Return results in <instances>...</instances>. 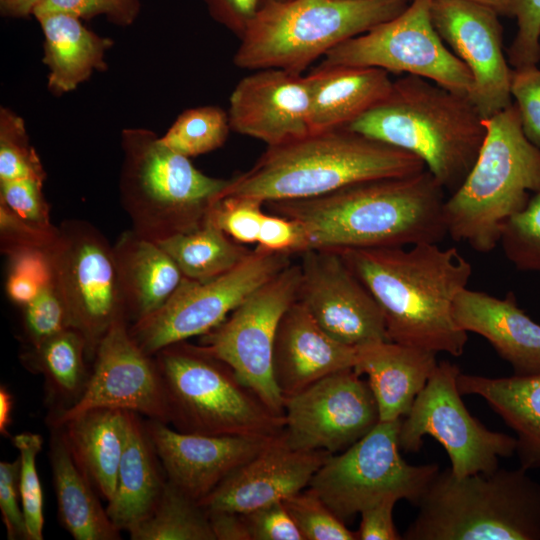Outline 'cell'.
<instances>
[{
	"instance_id": "obj_1",
	"label": "cell",
	"mask_w": 540,
	"mask_h": 540,
	"mask_svg": "<svg viewBox=\"0 0 540 540\" xmlns=\"http://www.w3.org/2000/svg\"><path fill=\"white\" fill-rule=\"evenodd\" d=\"M444 191L425 169L407 176L353 183L316 197L264 205L272 214L302 228L306 250L341 252L439 243L447 235Z\"/></svg>"
},
{
	"instance_id": "obj_2",
	"label": "cell",
	"mask_w": 540,
	"mask_h": 540,
	"mask_svg": "<svg viewBox=\"0 0 540 540\" xmlns=\"http://www.w3.org/2000/svg\"><path fill=\"white\" fill-rule=\"evenodd\" d=\"M370 291L385 318L390 341L460 356L468 340L453 317V303L472 275L456 247L438 243L340 252Z\"/></svg>"
},
{
	"instance_id": "obj_3",
	"label": "cell",
	"mask_w": 540,
	"mask_h": 540,
	"mask_svg": "<svg viewBox=\"0 0 540 540\" xmlns=\"http://www.w3.org/2000/svg\"><path fill=\"white\" fill-rule=\"evenodd\" d=\"M425 169L415 155L342 127L267 147L251 168L229 179L218 200L241 197L265 204L305 199Z\"/></svg>"
},
{
	"instance_id": "obj_4",
	"label": "cell",
	"mask_w": 540,
	"mask_h": 540,
	"mask_svg": "<svg viewBox=\"0 0 540 540\" xmlns=\"http://www.w3.org/2000/svg\"><path fill=\"white\" fill-rule=\"evenodd\" d=\"M347 128L418 157L453 193L474 165L486 128L468 96L406 75Z\"/></svg>"
},
{
	"instance_id": "obj_5",
	"label": "cell",
	"mask_w": 540,
	"mask_h": 540,
	"mask_svg": "<svg viewBox=\"0 0 540 540\" xmlns=\"http://www.w3.org/2000/svg\"><path fill=\"white\" fill-rule=\"evenodd\" d=\"M527 471H439L402 539L540 540V484Z\"/></svg>"
},
{
	"instance_id": "obj_6",
	"label": "cell",
	"mask_w": 540,
	"mask_h": 540,
	"mask_svg": "<svg viewBox=\"0 0 540 540\" xmlns=\"http://www.w3.org/2000/svg\"><path fill=\"white\" fill-rule=\"evenodd\" d=\"M486 134L462 184L444 203L447 235L488 253L504 223L540 190V150L524 135L517 107L485 118Z\"/></svg>"
},
{
	"instance_id": "obj_7",
	"label": "cell",
	"mask_w": 540,
	"mask_h": 540,
	"mask_svg": "<svg viewBox=\"0 0 540 540\" xmlns=\"http://www.w3.org/2000/svg\"><path fill=\"white\" fill-rule=\"evenodd\" d=\"M121 149L122 207L132 229L156 243L199 226L229 183L195 168L147 128L123 129Z\"/></svg>"
},
{
	"instance_id": "obj_8",
	"label": "cell",
	"mask_w": 540,
	"mask_h": 540,
	"mask_svg": "<svg viewBox=\"0 0 540 540\" xmlns=\"http://www.w3.org/2000/svg\"><path fill=\"white\" fill-rule=\"evenodd\" d=\"M411 0H292L259 10L235 51L240 69L303 73L347 40L402 13Z\"/></svg>"
},
{
	"instance_id": "obj_9",
	"label": "cell",
	"mask_w": 540,
	"mask_h": 540,
	"mask_svg": "<svg viewBox=\"0 0 540 540\" xmlns=\"http://www.w3.org/2000/svg\"><path fill=\"white\" fill-rule=\"evenodd\" d=\"M176 430L215 436L273 437L285 416L274 413L223 361L186 341L155 356Z\"/></svg>"
},
{
	"instance_id": "obj_10",
	"label": "cell",
	"mask_w": 540,
	"mask_h": 540,
	"mask_svg": "<svg viewBox=\"0 0 540 540\" xmlns=\"http://www.w3.org/2000/svg\"><path fill=\"white\" fill-rule=\"evenodd\" d=\"M402 419L380 421L343 450L329 454L312 477V489L343 522L387 497L419 503L439 465H411L400 454Z\"/></svg>"
},
{
	"instance_id": "obj_11",
	"label": "cell",
	"mask_w": 540,
	"mask_h": 540,
	"mask_svg": "<svg viewBox=\"0 0 540 540\" xmlns=\"http://www.w3.org/2000/svg\"><path fill=\"white\" fill-rule=\"evenodd\" d=\"M291 256L257 246L241 263L219 276L205 280L184 277L164 305L129 324L130 335L150 356L170 345L202 336L291 264Z\"/></svg>"
},
{
	"instance_id": "obj_12",
	"label": "cell",
	"mask_w": 540,
	"mask_h": 540,
	"mask_svg": "<svg viewBox=\"0 0 540 540\" xmlns=\"http://www.w3.org/2000/svg\"><path fill=\"white\" fill-rule=\"evenodd\" d=\"M48 253L70 326L85 340L88 360H94L112 324L126 316L113 245L91 223L67 220L58 227Z\"/></svg>"
},
{
	"instance_id": "obj_13",
	"label": "cell",
	"mask_w": 540,
	"mask_h": 540,
	"mask_svg": "<svg viewBox=\"0 0 540 540\" xmlns=\"http://www.w3.org/2000/svg\"><path fill=\"white\" fill-rule=\"evenodd\" d=\"M300 265L289 264L248 296L217 327L201 336L205 352L226 363L274 413L284 416V398L273 373L277 328L297 300Z\"/></svg>"
},
{
	"instance_id": "obj_14",
	"label": "cell",
	"mask_w": 540,
	"mask_h": 540,
	"mask_svg": "<svg viewBox=\"0 0 540 540\" xmlns=\"http://www.w3.org/2000/svg\"><path fill=\"white\" fill-rule=\"evenodd\" d=\"M430 5L431 0H411L398 16L340 44L320 64L407 73L469 97L472 75L440 38L431 20Z\"/></svg>"
},
{
	"instance_id": "obj_15",
	"label": "cell",
	"mask_w": 540,
	"mask_h": 540,
	"mask_svg": "<svg viewBox=\"0 0 540 540\" xmlns=\"http://www.w3.org/2000/svg\"><path fill=\"white\" fill-rule=\"evenodd\" d=\"M460 373L457 365L439 362L399 431L400 449L405 452L419 451L427 435L437 440L457 477L494 471L499 458L515 454L517 444L515 437L486 428L469 413L457 385Z\"/></svg>"
},
{
	"instance_id": "obj_16",
	"label": "cell",
	"mask_w": 540,
	"mask_h": 540,
	"mask_svg": "<svg viewBox=\"0 0 540 540\" xmlns=\"http://www.w3.org/2000/svg\"><path fill=\"white\" fill-rule=\"evenodd\" d=\"M284 437L296 450L343 451L379 422L376 399L353 368L330 374L284 399Z\"/></svg>"
},
{
	"instance_id": "obj_17",
	"label": "cell",
	"mask_w": 540,
	"mask_h": 540,
	"mask_svg": "<svg viewBox=\"0 0 540 540\" xmlns=\"http://www.w3.org/2000/svg\"><path fill=\"white\" fill-rule=\"evenodd\" d=\"M95 408L133 411L169 424L166 394L155 358L134 341L125 315L100 341L80 399L67 410L52 414L50 425L59 426Z\"/></svg>"
},
{
	"instance_id": "obj_18",
	"label": "cell",
	"mask_w": 540,
	"mask_h": 540,
	"mask_svg": "<svg viewBox=\"0 0 540 540\" xmlns=\"http://www.w3.org/2000/svg\"><path fill=\"white\" fill-rule=\"evenodd\" d=\"M297 301L334 339L352 347L390 341L384 314L338 251L300 254Z\"/></svg>"
},
{
	"instance_id": "obj_19",
	"label": "cell",
	"mask_w": 540,
	"mask_h": 540,
	"mask_svg": "<svg viewBox=\"0 0 540 540\" xmlns=\"http://www.w3.org/2000/svg\"><path fill=\"white\" fill-rule=\"evenodd\" d=\"M430 15L440 38L468 67L469 99L485 119L512 102V70L504 57L499 14L468 0H431Z\"/></svg>"
},
{
	"instance_id": "obj_20",
	"label": "cell",
	"mask_w": 540,
	"mask_h": 540,
	"mask_svg": "<svg viewBox=\"0 0 540 540\" xmlns=\"http://www.w3.org/2000/svg\"><path fill=\"white\" fill-rule=\"evenodd\" d=\"M254 71L243 77L230 95L227 113L231 130L267 147L310 134L308 75L279 68Z\"/></svg>"
},
{
	"instance_id": "obj_21",
	"label": "cell",
	"mask_w": 540,
	"mask_h": 540,
	"mask_svg": "<svg viewBox=\"0 0 540 540\" xmlns=\"http://www.w3.org/2000/svg\"><path fill=\"white\" fill-rule=\"evenodd\" d=\"M145 425L167 480L198 503L275 437L186 433L152 419Z\"/></svg>"
},
{
	"instance_id": "obj_22",
	"label": "cell",
	"mask_w": 540,
	"mask_h": 540,
	"mask_svg": "<svg viewBox=\"0 0 540 540\" xmlns=\"http://www.w3.org/2000/svg\"><path fill=\"white\" fill-rule=\"evenodd\" d=\"M329 454L324 450L293 449L282 432L273 437L258 455L224 479L199 504L207 513L228 511L243 514L284 501L309 486Z\"/></svg>"
},
{
	"instance_id": "obj_23",
	"label": "cell",
	"mask_w": 540,
	"mask_h": 540,
	"mask_svg": "<svg viewBox=\"0 0 540 540\" xmlns=\"http://www.w3.org/2000/svg\"><path fill=\"white\" fill-rule=\"evenodd\" d=\"M355 362L356 347L330 336L299 301L283 314L275 337L273 373L284 399L330 374L353 368Z\"/></svg>"
},
{
	"instance_id": "obj_24",
	"label": "cell",
	"mask_w": 540,
	"mask_h": 540,
	"mask_svg": "<svg viewBox=\"0 0 540 540\" xmlns=\"http://www.w3.org/2000/svg\"><path fill=\"white\" fill-rule=\"evenodd\" d=\"M453 317L462 330L484 337L514 375L540 374V325L518 307L512 292L501 299L465 288L453 303Z\"/></svg>"
},
{
	"instance_id": "obj_25",
	"label": "cell",
	"mask_w": 540,
	"mask_h": 540,
	"mask_svg": "<svg viewBox=\"0 0 540 540\" xmlns=\"http://www.w3.org/2000/svg\"><path fill=\"white\" fill-rule=\"evenodd\" d=\"M437 364L432 351L382 341L356 347L353 369L368 376L380 421H393L409 413Z\"/></svg>"
},
{
	"instance_id": "obj_26",
	"label": "cell",
	"mask_w": 540,
	"mask_h": 540,
	"mask_svg": "<svg viewBox=\"0 0 540 540\" xmlns=\"http://www.w3.org/2000/svg\"><path fill=\"white\" fill-rule=\"evenodd\" d=\"M113 253L125 313L131 324L164 305L184 278L158 243L133 229L120 234Z\"/></svg>"
},
{
	"instance_id": "obj_27",
	"label": "cell",
	"mask_w": 540,
	"mask_h": 540,
	"mask_svg": "<svg viewBox=\"0 0 540 540\" xmlns=\"http://www.w3.org/2000/svg\"><path fill=\"white\" fill-rule=\"evenodd\" d=\"M310 133L348 126L391 90L389 73L374 67L319 64L308 74Z\"/></svg>"
},
{
	"instance_id": "obj_28",
	"label": "cell",
	"mask_w": 540,
	"mask_h": 540,
	"mask_svg": "<svg viewBox=\"0 0 540 540\" xmlns=\"http://www.w3.org/2000/svg\"><path fill=\"white\" fill-rule=\"evenodd\" d=\"M43 34L42 61L48 69L47 86L57 96L76 90L94 72L107 69V37L88 29L82 20L62 13L34 17Z\"/></svg>"
},
{
	"instance_id": "obj_29",
	"label": "cell",
	"mask_w": 540,
	"mask_h": 540,
	"mask_svg": "<svg viewBox=\"0 0 540 540\" xmlns=\"http://www.w3.org/2000/svg\"><path fill=\"white\" fill-rule=\"evenodd\" d=\"M127 439L113 497L106 511L113 524L128 531L157 503L167 478L138 413L126 410Z\"/></svg>"
},
{
	"instance_id": "obj_30",
	"label": "cell",
	"mask_w": 540,
	"mask_h": 540,
	"mask_svg": "<svg viewBox=\"0 0 540 540\" xmlns=\"http://www.w3.org/2000/svg\"><path fill=\"white\" fill-rule=\"evenodd\" d=\"M462 395L480 396L516 434L520 467H540V374L490 378L460 373Z\"/></svg>"
},
{
	"instance_id": "obj_31",
	"label": "cell",
	"mask_w": 540,
	"mask_h": 540,
	"mask_svg": "<svg viewBox=\"0 0 540 540\" xmlns=\"http://www.w3.org/2000/svg\"><path fill=\"white\" fill-rule=\"evenodd\" d=\"M52 427L60 428L75 462L109 502L126 445V410L95 408Z\"/></svg>"
},
{
	"instance_id": "obj_32",
	"label": "cell",
	"mask_w": 540,
	"mask_h": 540,
	"mask_svg": "<svg viewBox=\"0 0 540 540\" xmlns=\"http://www.w3.org/2000/svg\"><path fill=\"white\" fill-rule=\"evenodd\" d=\"M50 462L61 525L75 540H118V529L75 462L60 428L52 427Z\"/></svg>"
},
{
	"instance_id": "obj_33",
	"label": "cell",
	"mask_w": 540,
	"mask_h": 540,
	"mask_svg": "<svg viewBox=\"0 0 540 540\" xmlns=\"http://www.w3.org/2000/svg\"><path fill=\"white\" fill-rule=\"evenodd\" d=\"M86 343L79 332L70 328L21 355L23 365L42 374L51 401L61 405L60 413L73 406L82 396L90 375L86 361Z\"/></svg>"
},
{
	"instance_id": "obj_34",
	"label": "cell",
	"mask_w": 540,
	"mask_h": 540,
	"mask_svg": "<svg viewBox=\"0 0 540 540\" xmlns=\"http://www.w3.org/2000/svg\"><path fill=\"white\" fill-rule=\"evenodd\" d=\"M185 278L205 280L241 263L252 250L223 232L208 217L197 227L158 243Z\"/></svg>"
},
{
	"instance_id": "obj_35",
	"label": "cell",
	"mask_w": 540,
	"mask_h": 540,
	"mask_svg": "<svg viewBox=\"0 0 540 540\" xmlns=\"http://www.w3.org/2000/svg\"><path fill=\"white\" fill-rule=\"evenodd\" d=\"M127 532L132 540H215L207 511L168 480L150 513Z\"/></svg>"
},
{
	"instance_id": "obj_36",
	"label": "cell",
	"mask_w": 540,
	"mask_h": 540,
	"mask_svg": "<svg viewBox=\"0 0 540 540\" xmlns=\"http://www.w3.org/2000/svg\"><path fill=\"white\" fill-rule=\"evenodd\" d=\"M230 131L227 111L205 105L184 110L160 139L169 149L191 158L222 147Z\"/></svg>"
},
{
	"instance_id": "obj_37",
	"label": "cell",
	"mask_w": 540,
	"mask_h": 540,
	"mask_svg": "<svg viewBox=\"0 0 540 540\" xmlns=\"http://www.w3.org/2000/svg\"><path fill=\"white\" fill-rule=\"evenodd\" d=\"M25 177L46 179L45 169L31 145L23 118L0 108V181Z\"/></svg>"
},
{
	"instance_id": "obj_38",
	"label": "cell",
	"mask_w": 540,
	"mask_h": 540,
	"mask_svg": "<svg viewBox=\"0 0 540 540\" xmlns=\"http://www.w3.org/2000/svg\"><path fill=\"white\" fill-rule=\"evenodd\" d=\"M499 245L517 269L540 272V190L504 223Z\"/></svg>"
},
{
	"instance_id": "obj_39",
	"label": "cell",
	"mask_w": 540,
	"mask_h": 540,
	"mask_svg": "<svg viewBox=\"0 0 540 540\" xmlns=\"http://www.w3.org/2000/svg\"><path fill=\"white\" fill-rule=\"evenodd\" d=\"M19 451V486L22 509L27 528V540L43 539V491L36 460L42 449L43 439L37 433L23 432L11 437Z\"/></svg>"
},
{
	"instance_id": "obj_40",
	"label": "cell",
	"mask_w": 540,
	"mask_h": 540,
	"mask_svg": "<svg viewBox=\"0 0 540 540\" xmlns=\"http://www.w3.org/2000/svg\"><path fill=\"white\" fill-rule=\"evenodd\" d=\"M304 540H356L324 501L310 488L283 501Z\"/></svg>"
},
{
	"instance_id": "obj_41",
	"label": "cell",
	"mask_w": 540,
	"mask_h": 540,
	"mask_svg": "<svg viewBox=\"0 0 540 540\" xmlns=\"http://www.w3.org/2000/svg\"><path fill=\"white\" fill-rule=\"evenodd\" d=\"M48 250H21L7 256L9 263L5 289L11 302L25 306L52 279Z\"/></svg>"
},
{
	"instance_id": "obj_42",
	"label": "cell",
	"mask_w": 540,
	"mask_h": 540,
	"mask_svg": "<svg viewBox=\"0 0 540 540\" xmlns=\"http://www.w3.org/2000/svg\"><path fill=\"white\" fill-rule=\"evenodd\" d=\"M22 308L23 330L31 347L71 328L66 307L53 278Z\"/></svg>"
},
{
	"instance_id": "obj_43",
	"label": "cell",
	"mask_w": 540,
	"mask_h": 540,
	"mask_svg": "<svg viewBox=\"0 0 540 540\" xmlns=\"http://www.w3.org/2000/svg\"><path fill=\"white\" fill-rule=\"evenodd\" d=\"M263 206L264 203L256 199L225 197L212 206L208 217L236 242L257 244L267 214Z\"/></svg>"
},
{
	"instance_id": "obj_44",
	"label": "cell",
	"mask_w": 540,
	"mask_h": 540,
	"mask_svg": "<svg viewBox=\"0 0 540 540\" xmlns=\"http://www.w3.org/2000/svg\"><path fill=\"white\" fill-rule=\"evenodd\" d=\"M141 12L140 0H44L33 17L49 13H62L80 20L103 16L119 27H129Z\"/></svg>"
},
{
	"instance_id": "obj_45",
	"label": "cell",
	"mask_w": 540,
	"mask_h": 540,
	"mask_svg": "<svg viewBox=\"0 0 540 540\" xmlns=\"http://www.w3.org/2000/svg\"><path fill=\"white\" fill-rule=\"evenodd\" d=\"M509 16L517 20V33L508 49L514 69L536 66L540 60V0H512Z\"/></svg>"
},
{
	"instance_id": "obj_46",
	"label": "cell",
	"mask_w": 540,
	"mask_h": 540,
	"mask_svg": "<svg viewBox=\"0 0 540 540\" xmlns=\"http://www.w3.org/2000/svg\"><path fill=\"white\" fill-rule=\"evenodd\" d=\"M44 181L34 177L0 181V203L30 223L53 228L43 193Z\"/></svg>"
},
{
	"instance_id": "obj_47",
	"label": "cell",
	"mask_w": 540,
	"mask_h": 540,
	"mask_svg": "<svg viewBox=\"0 0 540 540\" xmlns=\"http://www.w3.org/2000/svg\"><path fill=\"white\" fill-rule=\"evenodd\" d=\"M510 91L524 135L540 150V70L536 66L513 69Z\"/></svg>"
},
{
	"instance_id": "obj_48",
	"label": "cell",
	"mask_w": 540,
	"mask_h": 540,
	"mask_svg": "<svg viewBox=\"0 0 540 540\" xmlns=\"http://www.w3.org/2000/svg\"><path fill=\"white\" fill-rule=\"evenodd\" d=\"M58 227L43 228L30 223L0 203V248L6 256L21 250H47Z\"/></svg>"
},
{
	"instance_id": "obj_49",
	"label": "cell",
	"mask_w": 540,
	"mask_h": 540,
	"mask_svg": "<svg viewBox=\"0 0 540 540\" xmlns=\"http://www.w3.org/2000/svg\"><path fill=\"white\" fill-rule=\"evenodd\" d=\"M251 540H304L283 501L240 514Z\"/></svg>"
},
{
	"instance_id": "obj_50",
	"label": "cell",
	"mask_w": 540,
	"mask_h": 540,
	"mask_svg": "<svg viewBox=\"0 0 540 540\" xmlns=\"http://www.w3.org/2000/svg\"><path fill=\"white\" fill-rule=\"evenodd\" d=\"M19 477V457L13 462H0V510L9 540L27 539Z\"/></svg>"
},
{
	"instance_id": "obj_51",
	"label": "cell",
	"mask_w": 540,
	"mask_h": 540,
	"mask_svg": "<svg viewBox=\"0 0 540 540\" xmlns=\"http://www.w3.org/2000/svg\"><path fill=\"white\" fill-rule=\"evenodd\" d=\"M257 246L290 255L306 250V239L302 228L294 221L276 214H266Z\"/></svg>"
},
{
	"instance_id": "obj_52",
	"label": "cell",
	"mask_w": 540,
	"mask_h": 540,
	"mask_svg": "<svg viewBox=\"0 0 540 540\" xmlns=\"http://www.w3.org/2000/svg\"><path fill=\"white\" fill-rule=\"evenodd\" d=\"M211 18L239 40L262 7V0H203Z\"/></svg>"
},
{
	"instance_id": "obj_53",
	"label": "cell",
	"mask_w": 540,
	"mask_h": 540,
	"mask_svg": "<svg viewBox=\"0 0 540 540\" xmlns=\"http://www.w3.org/2000/svg\"><path fill=\"white\" fill-rule=\"evenodd\" d=\"M398 499L387 497L364 509L361 515L357 540H399L402 537L393 522V508Z\"/></svg>"
},
{
	"instance_id": "obj_54",
	"label": "cell",
	"mask_w": 540,
	"mask_h": 540,
	"mask_svg": "<svg viewBox=\"0 0 540 540\" xmlns=\"http://www.w3.org/2000/svg\"><path fill=\"white\" fill-rule=\"evenodd\" d=\"M215 540H251L240 514L228 511L208 513Z\"/></svg>"
},
{
	"instance_id": "obj_55",
	"label": "cell",
	"mask_w": 540,
	"mask_h": 540,
	"mask_svg": "<svg viewBox=\"0 0 540 540\" xmlns=\"http://www.w3.org/2000/svg\"><path fill=\"white\" fill-rule=\"evenodd\" d=\"M44 0H0V13L3 17L21 19L33 16L35 9Z\"/></svg>"
},
{
	"instance_id": "obj_56",
	"label": "cell",
	"mask_w": 540,
	"mask_h": 540,
	"mask_svg": "<svg viewBox=\"0 0 540 540\" xmlns=\"http://www.w3.org/2000/svg\"><path fill=\"white\" fill-rule=\"evenodd\" d=\"M14 398L6 386L0 387V434L10 437L9 426L12 422Z\"/></svg>"
},
{
	"instance_id": "obj_57",
	"label": "cell",
	"mask_w": 540,
	"mask_h": 540,
	"mask_svg": "<svg viewBox=\"0 0 540 540\" xmlns=\"http://www.w3.org/2000/svg\"><path fill=\"white\" fill-rule=\"evenodd\" d=\"M477 2L494 9L499 15L509 16L512 0H468Z\"/></svg>"
},
{
	"instance_id": "obj_58",
	"label": "cell",
	"mask_w": 540,
	"mask_h": 540,
	"mask_svg": "<svg viewBox=\"0 0 540 540\" xmlns=\"http://www.w3.org/2000/svg\"><path fill=\"white\" fill-rule=\"evenodd\" d=\"M289 1H292V0H262V6H263L265 3H268V2L285 3V2H289Z\"/></svg>"
}]
</instances>
